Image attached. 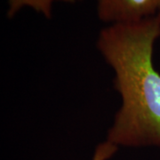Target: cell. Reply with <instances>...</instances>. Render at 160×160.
<instances>
[{
    "mask_svg": "<svg viewBox=\"0 0 160 160\" xmlns=\"http://www.w3.org/2000/svg\"><path fill=\"white\" fill-rule=\"evenodd\" d=\"M118 148L113 143L109 142L107 140L104 142L98 144L94 150L92 160H109L117 152Z\"/></svg>",
    "mask_w": 160,
    "mask_h": 160,
    "instance_id": "obj_4",
    "label": "cell"
},
{
    "mask_svg": "<svg viewBox=\"0 0 160 160\" xmlns=\"http://www.w3.org/2000/svg\"><path fill=\"white\" fill-rule=\"evenodd\" d=\"M76 1L77 0H8L7 16L12 18L22 8L29 7L42 14L46 19H50L52 15V7L54 3L62 2L72 4Z\"/></svg>",
    "mask_w": 160,
    "mask_h": 160,
    "instance_id": "obj_3",
    "label": "cell"
},
{
    "mask_svg": "<svg viewBox=\"0 0 160 160\" xmlns=\"http://www.w3.org/2000/svg\"><path fill=\"white\" fill-rule=\"evenodd\" d=\"M159 38L158 19L109 24L98 36L122 101L107 134L117 147H160V73L153 62Z\"/></svg>",
    "mask_w": 160,
    "mask_h": 160,
    "instance_id": "obj_1",
    "label": "cell"
},
{
    "mask_svg": "<svg viewBox=\"0 0 160 160\" xmlns=\"http://www.w3.org/2000/svg\"><path fill=\"white\" fill-rule=\"evenodd\" d=\"M98 18L105 23H126L148 19L160 21V0H96Z\"/></svg>",
    "mask_w": 160,
    "mask_h": 160,
    "instance_id": "obj_2",
    "label": "cell"
}]
</instances>
